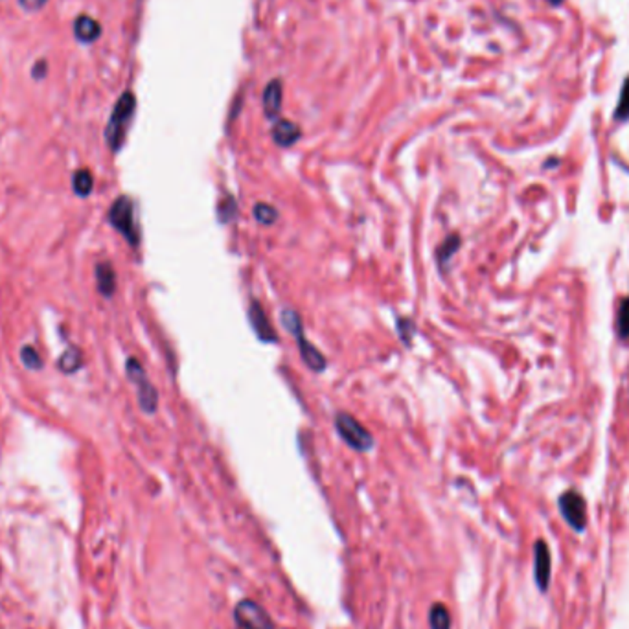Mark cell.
<instances>
[{
    "instance_id": "cell-1",
    "label": "cell",
    "mask_w": 629,
    "mask_h": 629,
    "mask_svg": "<svg viewBox=\"0 0 629 629\" xmlns=\"http://www.w3.org/2000/svg\"><path fill=\"white\" fill-rule=\"evenodd\" d=\"M135 109H137V100H135L133 92H124L116 101L115 109L110 112L109 124L105 127V140H107L112 153H118L124 146Z\"/></svg>"
},
{
    "instance_id": "cell-2",
    "label": "cell",
    "mask_w": 629,
    "mask_h": 629,
    "mask_svg": "<svg viewBox=\"0 0 629 629\" xmlns=\"http://www.w3.org/2000/svg\"><path fill=\"white\" fill-rule=\"evenodd\" d=\"M280 320H282L283 328L293 335V339L296 341V346H299L300 357H302V361L310 370L313 372H322L328 367V361H326V357L320 353L313 344H310V341L305 339L304 335V324H302V319H300V314L293 310H283L282 314H280Z\"/></svg>"
},
{
    "instance_id": "cell-3",
    "label": "cell",
    "mask_w": 629,
    "mask_h": 629,
    "mask_svg": "<svg viewBox=\"0 0 629 629\" xmlns=\"http://www.w3.org/2000/svg\"><path fill=\"white\" fill-rule=\"evenodd\" d=\"M107 219L115 230H118L126 237L131 246L140 245V228L135 217V203L129 195H120L118 199L110 205Z\"/></svg>"
},
{
    "instance_id": "cell-4",
    "label": "cell",
    "mask_w": 629,
    "mask_h": 629,
    "mask_svg": "<svg viewBox=\"0 0 629 629\" xmlns=\"http://www.w3.org/2000/svg\"><path fill=\"white\" fill-rule=\"evenodd\" d=\"M126 372L127 378L135 387H137V396H138V405L146 414H155L158 407V392L157 388L153 387V383L147 378L146 370L142 367V362L138 361L137 357H129L126 361Z\"/></svg>"
},
{
    "instance_id": "cell-5",
    "label": "cell",
    "mask_w": 629,
    "mask_h": 629,
    "mask_svg": "<svg viewBox=\"0 0 629 629\" xmlns=\"http://www.w3.org/2000/svg\"><path fill=\"white\" fill-rule=\"evenodd\" d=\"M335 429L339 433V436L346 442L351 449H355V451H368V449H372L374 438L353 416L342 414V412L337 414Z\"/></svg>"
},
{
    "instance_id": "cell-6",
    "label": "cell",
    "mask_w": 629,
    "mask_h": 629,
    "mask_svg": "<svg viewBox=\"0 0 629 629\" xmlns=\"http://www.w3.org/2000/svg\"><path fill=\"white\" fill-rule=\"evenodd\" d=\"M236 622L242 629H276L273 620L265 613L262 605L252 600H243L236 605Z\"/></svg>"
},
{
    "instance_id": "cell-7",
    "label": "cell",
    "mask_w": 629,
    "mask_h": 629,
    "mask_svg": "<svg viewBox=\"0 0 629 629\" xmlns=\"http://www.w3.org/2000/svg\"><path fill=\"white\" fill-rule=\"evenodd\" d=\"M560 508L565 521L571 524L572 528L578 530V532H582L585 528V524H587V506H585V501H583L580 493H563L560 498Z\"/></svg>"
},
{
    "instance_id": "cell-8",
    "label": "cell",
    "mask_w": 629,
    "mask_h": 629,
    "mask_svg": "<svg viewBox=\"0 0 629 629\" xmlns=\"http://www.w3.org/2000/svg\"><path fill=\"white\" fill-rule=\"evenodd\" d=\"M249 322H251L252 330L258 335V339L263 342H276L278 335L274 331L271 320L267 319V314L263 311L262 304L258 300H252L251 308H249Z\"/></svg>"
},
{
    "instance_id": "cell-9",
    "label": "cell",
    "mask_w": 629,
    "mask_h": 629,
    "mask_svg": "<svg viewBox=\"0 0 629 629\" xmlns=\"http://www.w3.org/2000/svg\"><path fill=\"white\" fill-rule=\"evenodd\" d=\"M535 582L541 591H546L551 582V551L545 541L535 543Z\"/></svg>"
},
{
    "instance_id": "cell-10",
    "label": "cell",
    "mask_w": 629,
    "mask_h": 629,
    "mask_svg": "<svg viewBox=\"0 0 629 629\" xmlns=\"http://www.w3.org/2000/svg\"><path fill=\"white\" fill-rule=\"evenodd\" d=\"M94 276H96V285H98V291L103 294L105 299H112V294H115V291H116L115 267H112L109 262L96 263Z\"/></svg>"
},
{
    "instance_id": "cell-11",
    "label": "cell",
    "mask_w": 629,
    "mask_h": 629,
    "mask_svg": "<svg viewBox=\"0 0 629 629\" xmlns=\"http://www.w3.org/2000/svg\"><path fill=\"white\" fill-rule=\"evenodd\" d=\"M282 96L283 89L282 83L278 79H273L271 83H267L265 90H263V110L267 118H276L282 109Z\"/></svg>"
},
{
    "instance_id": "cell-12",
    "label": "cell",
    "mask_w": 629,
    "mask_h": 629,
    "mask_svg": "<svg viewBox=\"0 0 629 629\" xmlns=\"http://www.w3.org/2000/svg\"><path fill=\"white\" fill-rule=\"evenodd\" d=\"M74 35L81 42H94L101 35L100 22L89 15H79L74 21Z\"/></svg>"
},
{
    "instance_id": "cell-13",
    "label": "cell",
    "mask_w": 629,
    "mask_h": 629,
    "mask_svg": "<svg viewBox=\"0 0 629 629\" xmlns=\"http://www.w3.org/2000/svg\"><path fill=\"white\" fill-rule=\"evenodd\" d=\"M300 135H302L300 127L291 120H280L276 121L273 127V140L276 142L280 147L293 146L294 142L300 138Z\"/></svg>"
},
{
    "instance_id": "cell-14",
    "label": "cell",
    "mask_w": 629,
    "mask_h": 629,
    "mask_svg": "<svg viewBox=\"0 0 629 629\" xmlns=\"http://www.w3.org/2000/svg\"><path fill=\"white\" fill-rule=\"evenodd\" d=\"M94 188V177L89 169H78L72 175V190L78 197H89Z\"/></svg>"
},
{
    "instance_id": "cell-15",
    "label": "cell",
    "mask_w": 629,
    "mask_h": 629,
    "mask_svg": "<svg viewBox=\"0 0 629 629\" xmlns=\"http://www.w3.org/2000/svg\"><path fill=\"white\" fill-rule=\"evenodd\" d=\"M81 367H83V361H81V351H79L76 346H69V350L65 351L63 355L59 357L58 368L63 374H67V376H70V374H74V372H78Z\"/></svg>"
},
{
    "instance_id": "cell-16",
    "label": "cell",
    "mask_w": 629,
    "mask_h": 629,
    "mask_svg": "<svg viewBox=\"0 0 629 629\" xmlns=\"http://www.w3.org/2000/svg\"><path fill=\"white\" fill-rule=\"evenodd\" d=\"M458 249H460V237H458V234H451L449 237H446L444 243L436 249V262H438V265H440L442 269L446 267L447 263H449V260L453 258V254H455Z\"/></svg>"
},
{
    "instance_id": "cell-17",
    "label": "cell",
    "mask_w": 629,
    "mask_h": 629,
    "mask_svg": "<svg viewBox=\"0 0 629 629\" xmlns=\"http://www.w3.org/2000/svg\"><path fill=\"white\" fill-rule=\"evenodd\" d=\"M430 629H451V614L444 603H435L429 611Z\"/></svg>"
},
{
    "instance_id": "cell-18",
    "label": "cell",
    "mask_w": 629,
    "mask_h": 629,
    "mask_svg": "<svg viewBox=\"0 0 629 629\" xmlns=\"http://www.w3.org/2000/svg\"><path fill=\"white\" fill-rule=\"evenodd\" d=\"M252 214H254L258 223H262V225L265 226L274 225V223L278 221V212H276V208L267 205V203H258V205L252 208Z\"/></svg>"
},
{
    "instance_id": "cell-19",
    "label": "cell",
    "mask_w": 629,
    "mask_h": 629,
    "mask_svg": "<svg viewBox=\"0 0 629 629\" xmlns=\"http://www.w3.org/2000/svg\"><path fill=\"white\" fill-rule=\"evenodd\" d=\"M21 361L22 364L28 368V370H32V372H37V370H41L42 368V359L39 355V351L32 346V344H24L21 348Z\"/></svg>"
},
{
    "instance_id": "cell-20",
    "label": "cell",
    "mask_w": 629,
    "mask_h": 629,
    "mask_svg": "<svg viewBox=\"0 0 629 629\" xmlns=\"http://www.w3.org/2000/svg\"><path fill=\"white\" fill-rule=\"evenodd\" d=\"M237 215V203L232 199L230 195H226L221 201L219 208H217V217H219V223H230L234 217Z\"/></svg>"
},
{
    "instance_id": "cell-21",
    "label": "cell",
    "mask_w": 629,
    "mask_h": 629,
    "mask_svg": "<svg viewBox=\"0 0 629 629\" xmlns=\"http://www.w3.org/2000/svg\"><path fill=\"white\" fill-rule=\"evenodd\" d=\"M617 330L622 339L629 337V299H624L620 302L619 319H617Z\"/></svg>"
},
{
    "instance_id": "cell-22",
    "label": "cell",
    "mask_w": 629,
    "mask_h": 629,
    "mask_svg": "<svg viewBox=\"0 0 629 629\" xmlns=\"http://www.w3.org/2000/svg\"><path fill=\"white\" fill-rule=\"evenodd\" d=\"M398 333L399 339L403 341L405 346H410V342H412V335L416 333L414 322L410 319H398Z\"/></svg>"
},
{
    "instance_id": "cell-23",
    "label": "cell",
    "mask_w": 629,
    "mask_h": 629,
    "mask_svg": "<svg viewBox=\"0 0 629 629\" xmlns=\"http://www.w3.org/2000/svg\"><path fill=\"white\" fill-rule=\"evenodd\" d=\"M614 118L617 120H626L629 118V79L626 81L624 89H622V94H620V103L614 110Z\"/></svg>"
},
{
    "instance_id": "cell-24",
    "label": "cell",
    "mask_w": 629,
    "mask_h": 629,
    "mask_svg": "<svg viewBox=\"0 0 629 629\" xmlns=\"http://www.w3.org/2000/svg\"><path fill=\"white\" fill-rule=\"evenodd\" d=\"M47 2L48 0H19V4H21L22 10L28 11V13L42 10V8L47 6Z\"/></svg>"
},
{
    "instance_id": "cell-25",
    "label": "cell",
    "mask_w": 629,
    "mask_h": 629,
    "mask_svg": "<svg viewBox=\"0 0 629 629\" xmlns=\"http://www.w3.org/2000/svg\"><path fill=\"white\" fill-rule=\"evenodd\" d=\"M44 70H47V63L39 61V63L35 65V69H33V76H35V78H42V76H44Z\"/></svg>"
}]
</instances>
